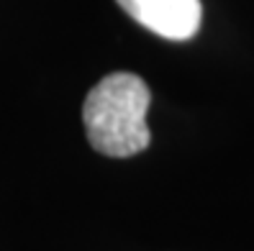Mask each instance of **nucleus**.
Segmentation results:
<instances>
[{"label":"nucleus","mask_w":254,"mask_h":251,"mask_svg":"<svg viewBox=\"0 0 254 251\" xmlns=\"http://www.w3.org/2000/svg\"><path fill=\"white\" fill-rule=\"evenodd\" d=\"M152 105L149 85L131 72L103 77L82 102V123L98 154L126 159L152 144L146 110Z\"/></svg>","instance_id":"1"},{"label":"nucleus","mask_w":254,"mask_h":251,"mask_svg":"<svg viewBox=\"0 0 254 251\" xmlns=\"http://www.w3.org/2000/svg\"><path fill=\"white\" fill-rule=\"evenodd\" d=\"M128 16L152 34L170 41H188L198 34L200 0H116Z\"/></svg>","instance_id":"2"}]
</instances>
